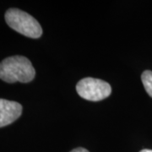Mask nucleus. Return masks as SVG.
<instances>
[{
  "label": "nucleus",
  "mask_w": 152,
  "mask_h": 152,
  "mask_svg": "<svg viewBox=\"0 0 152 152\" xmlns=\"http://www.w3.org/2000/svg\"><path fill=\"white\" fill-rule=\"evenodd\" d=\"M5 21L14 31L27 37L37 39L42 35V28L39 22L19 9H9L6 11Z\"/></svg>",
  "instance_id": "2"
},
{
  "label": "nucleus",
  "mask_w": 152,
  "mask_h": 152,
  "mask_svg": "<svg viewBox=\"0 0 152 152\" xmlns=\"http://www.w3.org/2000/svg\"><path fill=\"white\" fill-rule=\"evenodd\" d=\"M22 114V106L19 102L0 99V128L16 121Z\"/></svg>",
  "instance_id": "4"
},
{
  "label": "nucleus",
  "mask_w": 152,
  "mask_h": 152,
  "mask_svg": "<svg viewBox=\"0 0 152 152\" xmlns=\"http://www.w3.org/2000/svg\"><path fill=\"white\" fill-rule=\"evenodd\" d=\"M141 80L146 92L152 98V71H144L141 75Z\"/></svg>",
  "instance_id": "5"
},
{
  "label": "nucleus",
  "mask_w": 152,
  "mask_h": 152,
  "mask_svg": "<svg viewBox=\"0 0 152 152\" xmlns=\"http://www.w3.org/2000/svg\"><path fill=\"white\" fill-rule=\"evenodd\" d=\"M70 152H90V151H87L86 149H85V148L80 147V148L74 149V150H73V151H71Z\"/></svg>",
  "instance_id": "6"
},
{
  "label": "nucleus",
  "mask_w": 152,
  "mask_h": 152,
  "mask_svg": "<svg viewBox=\"0 0 152 152\" xmlns=\"http://www.w3.org/2000/svg\"><path fill=\"white\" fill-rule=\"evenodd\" d=\"M76 91L83 99L91 102H100L111 95L112 87L102 80L87 77L77 83Z\"/></svg>",
  "instance_id": "3"
},
{
  "label": "nucleus",
  "mask_w": 152,
  "mask_h": 152,
  "mask_svg": "<svg viewBox=\"0 0 152 152\" xmlns=\"http://www.w3.org/2000/svg\"><path fill=\"white\" fill-rule=\"evenodd\" d=\"M35 75L31 62L24 56H11L0 63V79L6 83H29Z\"/></svg>",
  "instance_id": "1"
},
{
  "label": "nucleus",
  "mask_w": 152,
  "mask_h": 152,
  "mask_svg": "<svg viewBox=\"0 0 152 152\" xmlns=\"http://www.w3.org/2000/svg\"><path fill=\"white\" fill-rule=\"evenodd\" d=\"M140 152H152V150H148V149H145V150H142Z\"/></svg>",
  "instance_id": "7"
}]
</instances>
